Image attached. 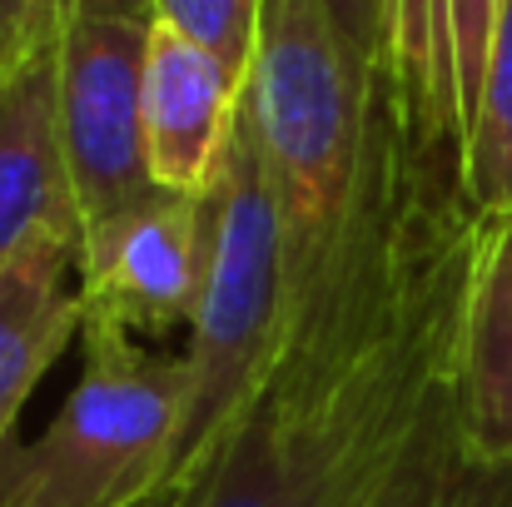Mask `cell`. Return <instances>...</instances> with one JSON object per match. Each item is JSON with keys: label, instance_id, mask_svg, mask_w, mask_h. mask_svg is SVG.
I'll use <instances>...</instances> for the list:
<instances>
[{"label": "cell", "instance_id": "6da1fadb", "mask_svg": "<svg viewBox=\"0 0 512 507\" xmlns=\"http://www.w3.org/2000/svg\"><path fill=\"white\" fill-rule=\"evenodd\" d=\"M473 229L463 169L418 155L383 100L339 249L184 507H368L453 368Z\"/></svg>", "mask_w": 512, "mask_h": 507}, {"label": "cell", "instance_id": "7a4b0ae2", "mask_svg": "<svg viewBox=\"0 0 512 507\" xmlns=\"http://www.w3.org/2000/svg\"><path fill=\"white\" fill-rule=\"evenodd\" d=\"M383 100V75L343 40L324 0H264L244 120L284 209L294 299L348 229Z\"/></svg>", "mask_w": 512, "mask_h": 507}, {"label": "cell", "instance_id": "3957f363", "mask_svg": "<svg viewBox=\"0 0 512 507\" xmlns=\"http://www.w3.org/2000/svg\"><path fill=\"white\" fill-rule=\"evenodd\" d=\"M294 309L289 234L259 140L239 110V130L219 184L209 194V269L189 319V403L174 453V483L184 488L244 403L259 393Z\"/></svg>", "mask_w": 512, "mask_h": 507}, {"label": "cell", "instance_id": "277c9868", "mask_svg": "<svg viewBox=\"0 0 512 507\" xmlns=\"http://www.w3.org/2000/svg\"><path fill=\"white\" fill-rule=\"evenodd\" d=\"M85 368L35 443L0 458V507H145L174 483L189 403L184 353H145L120 324L80 314Z\"/></svg>", "mask_w": 512, "mask_h": 507}, {"label": "cell", "instance_id": "5b68a950", "mask_svg": "<svg viewBox=\"0 0 512 507\" xmlns=\"http://www.w3.org/2000/svg\"><path fill=\"white\" fill-rule=\"evenodd\" d=\"M155 0H75L65 10L60 125L80 219H100L155 189L145 155V65Z\"/></svg>", "mask_w": 512, "mask_h": 507}, {"label": "cell", "instance_id": "8992f818", "mask_svg": "<svg viewBox=\"0 0 512 507\" xmlns=\"http://www.w3.org/2000/svg\"><path fill=\"white\" fill-rule=\"evenodd\" d=\"M80 314L125 334H165L194 319L209 269V194L150 189L80 234Z\"/></svg>", "mask_w": 512, "mask_h": 507}, {"label": "cell", "instance_id": "52a82bcc", "mask_svg": "<svg viewBox=\"0 0 512 507\" xmlns=\"http://www.w3.org/2000/svg\"><path fill=\"white\" fill-rule=\"evenodd\" d=\"M85 219L60 125L55 45L0 70V264L40 239L80 249Z\"/></svg>", "mask_w": 512, "mask_h": 507}, {"label": "cell", "instance_id": "ba28073f", "mask_svg": "<svg viewBox=\"0 0 512 507\" xmlns=\"http://www.w3.org/2000/svg\"><path fill=\"white\" fill-rule=\"evenodd\" d=\"M244 110V75L199 40L155 20L145 65V155L150 179L174 194H214Z\"/></svg>", "mask_w": 512, "mask_h": 507}, {"label": "cell", "instance_id": "9c48e42d", "mask_svg": "<svg viewBox=\"0 0 512 507\" xmlns=\"http://www.w3.org/2000/svg\"><path fill=\"white\" fill-rule=\"evenodd\" d=\"M453 398L468 443L512 463V214H478L458 334H453Z\"/></svg>", "mask_w": 512, "mask_h": 507}, {"label": "cell", "instance_id": "30bf717a", "mask_svg": "<svg viewBox=\"0 0 512 507\" xmlns=\"http://www.w3.org/2000/svg\"><path fill=\"white\" fill-rule=\"evenodd\" d=\"M383 85L408 145L428 160L463 169V85L453 0H388V60Z\"/></svg>", "mask_w": 512, "mask_h": 507}, {"label": "cell", "instance_id": "8fae6325", "mask_svg": "<svg viewBox=\"0 0 512 507\" xmlns=\"http://www.w3.org/2000/svg\"><path fill=\"white\" fill-rule=\"evenodd\" d=\"M80 249L40 239L0 264V458L45 368L80 329V294L65 289Z\"/></svg>", "mask_w": 512, "mask_h": 507}, {"label": "cell", "instance_id": "7c38bea8", "mask_svg": "<svg viewBox=\"0 0 512 507\" xmlns=\"http://www.w3.org/2000/svg\"><path fill=\"white\" fill-rule=\"evenodd\" d=\"M368 507H512V463H493L468 443L453 368L428 393L403 453Z\"/></svg>", "mask_w": 512, "mask_h": 507}, {"label": "cell", "instance_id": "4fadbf2b", "mask_svg": "<svg viewBox=\"0 0 512 507\" xmlns=\"http://www.w3.org/2000/svg\"><path fill=\"white\" fill-rule=\"evenodd\" d=\"M463 189L478 214H512V0L498 10L483 95L468 125Z\"/></svg>", "mask_w": 512, "mask_h": 507}, {"label": "cell", "instance_id": "5bb4252c", "mask_svg": "<svg viewBox=\"0 0 512 507\" xmlns=\"http://www.w3.org/2000/svg\"><path fill=\"white\" fill-rule=\"evenodd\" d=\"M155 20L199 40L204 50H214L224 65H234L249 80L264 0H155Z\"/></svg>", "mask_w": 512, "mask_h": 507}, {"label": "cell", "instance_id": "9a60e30c", "mask_svg": "<svg viewBox=\"0 0 512 507\" xmlns=\"http://www.w3.org/2000/svg\"><path fill=\"white\" fill-rule=\"evenodd\" d=\"M70 5L75 0H0V70L55 45Z\"/></svg>", "mask_w": 512, "mask_h": 507}, {"label": "cell", "instance_id": "2e32d148", "mask_svg": "<svg viewBox=\"0 0 512 507\" xmlns=\"http://www.w3.org/2000/svg\"><path fill=\"white\" fill-rule=\"evenodd\" d=\"M334 25L343 30V40L383 75L388 60V0H324Z\"/></svg>", "mask_w": 512, "mask_h": 507}, {"label": "cell", "instance_id": "e0dca14e", "mask_svg": "<svg viewBox=\"0 0 512 507\" xmlns=\"http://www.w3.org/2000/svg\"><path fill=\"white\" fill-rule=\"evenodd\" d=\"M145 507H184V488H179V483H170L165 493H155Z\"/></svg>", "mask_w": 512, "mask_h": 507}]
</instances>
